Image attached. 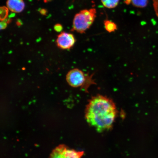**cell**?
<instances>
[{
  "instance_id": "6da1fadb",
  "label": "cell",
  "mask_w": 158,
  "mask_h": 158,
  "mask_svg": "<svg viewBox=\"0 0 158 158\" xmlns=\"http://www.w3.org/2000/svg\"><path fill=\"white\" fill-rule=\"evenodd\" d=\"M85 114L88 123L97 131L102 132L111 127L115 119L117 110L111 99L98 94L89 100Z\"/></svg>"
},
{
  "instance_id": "7a4b0ae2",
  "label": "cell",
  "mask_w": 158,
  "mask_h": 158,
  "mask_svg": "<svg viewBox=\"0 0 158 158\" xmlns=\"http://www.w3.org/2000/svg\"><path fill=\"white\" fill-rule=\"evenodd\" d=\"M94 75L85 73L80 69L75 68L68 73L66 80L69 85L72 87H80L85 91H88L91 86L96 84L93 78Z\"/></svg>"
},
{
  "instance_id": "3957f363",
  "label": "cell",
  "mask_w": 158,
  "mask_h": 158,
  "mask_svg": "<svg viewBox=\"0 0 158 158\" xmlns=\"http://www.w3.org/2000/svg\"><path fill=\"white\" fill-rule=\"evenodd\" d=\"M96 10H84L75 15L73 22V29L81 33H84L89 28L96 17Z\"/></svg>"
},
{
  "instance_id": "277c9868",
  "label": "cell",
  "mask_w": 158,
  "mask_h": 158,
  "mask_svg": "<svg viewBox=\"0 0 158 158\" xmlns=\"http://www.w3.org/2000/svg\"><path fill=\"white\" fill-rule=\"evenodd\" d=\"M84 152L70 149L66 145H60L53 150L49 158H81Z\"/></svg>"
},
{
  "instance_id": "5b68a950",
  "label": "cell",
  "mask_w": 158,
  "mask_h": 158,
  "mask_svg": "<svg viewBox=\"0 0 158 158\" xmlns=\"http://www.w3.org/2000/svg\"><path fill=\"white\" fill-rule=\"evenodd\" d=\"M76 40L74 35L71 33L62 32L57 37L56 43L59 47L63 49H69L73 47Z\"/></svg>"
},
{
  "instance_id": "8992f818",
  "label": "cell",
  "mask_w": 158,
  "mask_h": 158,
  "mask_svg": "<svg viewBox=\"0 0 158 158\" xmlns=\"http://www.w3.org/2000/svg\"><path fill=\"white\" fill-rule=\"evenodd\" d=\"M7 6L12 12L19 13L24 9L25 5L23 0H7Z\"/></svg>"
},
{
  "instance_id": "52a82bcc",
  "label": "cell",
  "mask_w": 158,
  "mask_h": 158,
  "mask_svg": "<svg viewBox=\"0 0 158 158\" xmlns=\"http://www.w3.org/2000/svg\"><path fill=\"white\" fill-rule=\"evenodd\" d=\"M105 28L108 32L112 33L115 31L117 29V25L115 23L108 20L104 21Z\"/></svg>"
},
{
  "instance_id": "ba28073f",
  "label": "cell",
  "mask_w": 158,
  "mask_h": 158,
  "mask_svg": "<svg viewBox=\"0 0 158 158\" xmlns=\"http://www.w3.org/2000/svg\"><path fill=\"white\" fill-rule=\"evenodd\" d=\"M102 2L105 7L112 9L118 5L119 0H102Z\"/></svg>"
},
{
  "instance_id": "9c48e42d",
  "label": "cell",
  "mask_w": 158,
  "mask_h": 158,
  "mask_svg": "<svg viewBox=\"0 0 158 158\" xmlns=\"http://www.w3.org/2000/svg\"><path fill=\"white\" fill-rule=\"evenodd\" d=\"M131 3L135 6L145 7L148 5V0H130Z\"/></svg>"
},
{
  "instance_id": "30bf717a",
  "label": "cell",
  "mask_w": 158,
  "mask_h": 158,
  "mask_svg": "<svg viewBox=\"0 0 158 158\" xmlns=\"http://www.w3.org/2000/svg\"><path fill=\"white\" fill-rule=\"evenodd\" d=\"M8 8L5 7H2L1 8V20H4L7 17L8 13Z\"/></svg>"
},
{
  "instance_id": "8fae6325",
  "label": "cell",
  "mask_w": 158,
  "mask_h": 158,
  "mask_svg": "<svg viewBox=\"0 0 158 158\" xmlns=\"http://www.w3.org/2000/svg\"><path fill=\"white\" fill-rule=\"evenodd\" d=\"M153 2L154 10L158 18V0H153Z\"/></svg>"
},
{
  "instance_id": "7c38bea8",
  "label": "cell",
  "mask_w": 158,
  "mask_h": 158,
  "mask_svg": "<svg viewBox=\"0 0 158 158\" xmlns=\"http://www.w3.org/2000/svg\"><path fill=\"white\" fill-rule=\"evenodd\" d=\"M55 29V31H62V27L59 24H57L54 27Z\"/></svg>"
},
{
  "instance_id": "4fadbf2b",
  "label": "cell",
  "mask_w": 158,
  "mask_h": 158,
  "mask_svg": "<svg viewBox=\"0 0 158 158\" xmlns=\"http://www.w3.org/2000/svg\"><path fill=\"white\" fill-rule=\"evenodd\" d=\"M7 23L5 22H1V29H4L6 27Z\"/></svg>"
},
{
  "instance_id": "5bb4252c",
  "label": "cell",
  "mask_w": 158,
  "mask_h": 158,
  "mask_svg": "<svg viewBox=\"0 0 158 158\" xmlns=\"http://www.w3.org/2000/svg\"><path fill=\"white\" fill-rule=\"evenodd\" d=\"M51 1H52V0H44V2H50Z\"/></svg>"
}]
</instances>
